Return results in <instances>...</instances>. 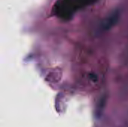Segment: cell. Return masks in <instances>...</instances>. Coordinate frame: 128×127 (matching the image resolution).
Wrapping results in <instances>:
<instances>
[{"label":"cell","instance_id":"6da1fadb","mask_svg":"<svg viewBox=\"0 0 128 127\" xmlns=\"http://www.w3.org/2000/svg\"><path fill=\"white\" fill-rule=\"evenodd\" d=\"M80 10L77 0H58L54 5V13L62 19L68 20Z\"/></svg>","mask_w":128,"mask_h":127},{"label":"cell","instance_id":"7a4b0ae2","mask_svg":"<svg viewBox=\"0 0 128 127\" xmlns=\"http://www.w3.org/2000/svg\"><path fill=\"white\" fill-rule=\"evenodd\" d=\"M118 18V12L114 13L112 15H111V16L108 18V19L106 20V22H104V25H103V28H104V30L109 29L111 26H112V25L116 23V22L117 21Z\"/></svg>","mask_w":128,"mask_h":127},{"label":"cell","instance_id":"3957f363","mask_svg":"<svg viewBox=\"0 0 128 127\" xmlns=\"http://www.w3.org/2000/svg\"><path fill=\"white\" fill-rule=\"evenodd\" d=\"M98 0H78V3H79V7L80 9L92 5V4H94V2H96Z\"/></svg>","mask_w":128,"mask_h":127}]
</instances>
